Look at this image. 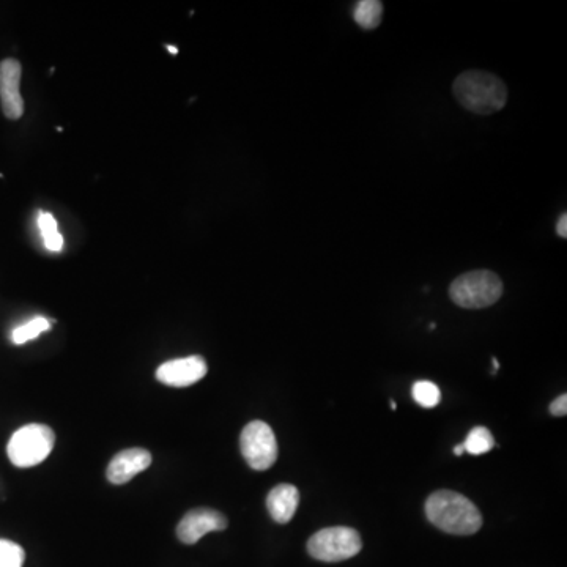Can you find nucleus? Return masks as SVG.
I'll return each mask as SVG.
<instances>
[{
    "mask_svg": "<svg viewBox=\"0 0 567 567\" xmlns=\"http://www.w3.org/2000/svg\"><path fill=\"white\" fill-rule=\"evenodd\" d=\"M166 48H167V51H171L172 54H177V52H178V49L174 48V46L167 45Z\"/></svg>",
    "mask_w": 567,
    "mask_h": 567,
    "instance_id": "obj_22",
    "label": "nucleus"
},
{
    "mask_svg": "<svg viewBox=\"0 0 567 567\" xmlns=\"http://www.w3.org/2000/svg\"><path fill=\"white\" fill-rule=\"evenodd\" d=\"M493 367H495V371H497V369H500V363H498L497 358H493Z\"/></svg>",
    "mask_w": 567,
    "mask_h": 567,
    "instance_id": "obj_23",
    "label": "nucleus"
},
{
    "mask_svg": "<svg viewBox=\"0 0 567 567\" xmlns=\"http://www.w3.org/2000/svg\"><path fill=\"white\" fill-rule=\"evenodd\" d=\"M556 234L558 237L567 238V215L563 213L561 218L558 219V224H556Z\"/></svg>",
    "mask_w": 567,
    "mask_h": 567,
    "instance_id": "obj_20",
    "label": "nucleus"
},
{
    "mask_svg": "<svg viewBox=\"0 0 567 567\" xmlns=\"http://www.w3.org/2000/svg\"><path fill=\"white\" fill-rule=\"evenodd\" d=\"M241 454L252 470L265 471L278 459L275 432L264 421L246 424L240 437Z\"/></svg>",
    "mask_w": 567,
    "mask_h": 567,
    "instance_id": "obj_6",
    "label": "nucleus"
},
{
    "mask_svg": "<svg viewBox=\"0 0 567 567\" xmlns=\"http://www.w3.org/2000/svg\"><path fill=\"white\" fill-rule=\"evenodd\" d=\"M464 453H465L464 445H457L456 448H454V454H456V456H462V454Z\"/></svg>",
    "mask_w": 567,
    "mask_h": 567,
    "instance_id": "obj_21",
    "label": "nucleus"
},
{
    "mask_svg": "<svg viewBox=\"0 0 567 567\" xmlns=\"http://www.w3.org/2000/svg\"><path fill=\"white\" fill-rule=\"evenodd\" d=\"M227 525L226 517L215 509H193L178 523L177 536L183 544L193 545L201 541L205 534L226 530Z\"/></svg>",
    "mask_w": 567,
    "mask_h": 567,
    "instance_id": "obj_8",
    "label": "nucleus"
},
{
    "mask_svg": "<svg viewBox=\"0 0 567 567\" xmlns=\"http://www.w3.org/2000/svg\"><path fill=\"white\" fill-rule=\"evenodd\" d=\"M38 229H40L43 240H46V238L59 232V229H57L56 218L48 212L38 213Z\"/></svg>",
    "mask_w": 567,
    "mask_h": 567,
    "instance_id": "obj_17",
    "label": "nucleus"
},
{
    "mask_svg": "<svg viewBox=\"0 0 567 567\" xmlns=\"http://www.w3.org/2000/svg\"><path fill=\"white\" fill-rule=\"evenodd\" d=\"M550 413L553 416H566L567 415V396L556 397L555 401L550 405Z\"/></svg>",
    "mask_w": 567,
    "mask_h": 567,
    "instance_id": "obj_18",
    "label": "nucleus"
},
{
    "mask_svg": "<svg viewBox=\"0 0 567 567\" xmlns=\"http://www.w3.org/2000/svg\"><path fill=\"white\" fill-rule=\"evenodd\" d=\"M51 328V322L45 317H35L30 322L24 323L21 327L15 328L12 333L13 344L23 345L26 342L34 341L41 333H45Z\"/></svg>",
    "mask_w": 567,
    "mask_h": 567,
    "instance_id": "obj_14",
    "label": "nucleus"
},
{
    "mask_svg": "<svg viewBox=\"0 0 567 567\" xmlns=\"http://www.w3.org/2000/svg\"><path fill=\"white\" fill-rule=\"evenodd\" d=\"M412 394L416 404L424 408L437 407L441 401L440 388L435 383L427 382V380L416 382L413 385Z\"/></svg>",
    "mask_w": 567,
    "mask_h": 567,
    "instance_id": "obj_15",
    "label": "nucleus"
},
{
    "mask_svg": "<svg viewBox=\"0 0 567 567\" xmlns=\"http://www.w3.org/2000/svg\"><path fill=\"white\" fill-rule=\"evenodd\" d=\"M45 246L52 252H59L62 251L63 248V237L60 235V232L57 234L51 235V237L46 238Z\"/></svg>",
    "mask_w": 567,
    "mask_h": 567,
    "instance_id": "obj_19",
    "label": "nucleus"
},
{
    "mask_svg": "<svg viewBox=\"0 0 567 567\" xmlns=\"http://www.w3.org/2000/svg\"><path fill=\"white\" fill-rule=\"evenodd\" d=\"M426 516L438 530L471 536L482 527V516L473 501L453 490H437L426 501Z\"/></svg>",
    "mask_w": 567,
    "mask_h": 567,
    "instance_id": "obj_1",
    "label": "nucleus"
},
{
    "mask_svg": "<svg viewBox=\"0 0 567 567\" xmlns=\"http://www.w3.org/2000/svg\"><path fill=\"white\" fill-rule=\"evenodd\" d=\"M465 451L473 454V456H481V454L489 453L495 448V440H493L492 432L487 427L478 426L470 430V434L465 438Z\"/></svg>",
    "mask_w": 567,
    "mask_h": 567,
    "instance_id": "obj_13",
    "label": "nucleus"
},
{
    "mask_svg": "<svg viewBox=\"0 0 567 567\" xmlns=\"http://www.w3.org/2000/svg\"><path fill=\"white\" fill-rule=\"evenodd\" d=\"M383 4L378 0H363L353 12L355 23L364 30H374L382 23Z\"/></svg>",
    "mask_w": 567,
    "mask_h": 567,
    "instance_id": "obj_12",
    "label": "nucleus"
},
{
    "mask_svg": "<svg viewBox=\"0 0 567 567\" xmlns=\"http://www.w3.org/2000/svg\"><path fill=\"white\" fill-rule=\"evenodd\" d=\"M453 93L462 108L479 115L495 114L508 101L504 82L487 71L468 70L457 76Z\"/></svg>",
    "mask_w": 567,
    "mask_h": 567,
    "instance_id": "obj_2",
    "label": "nucleus"
},
{
    "mask_svg": "<svg viewBox=\"0 0 567 567\" xmlns=\"http://www.w3.org/2000/svg\"><path fill=\"white\" fill-rule=\"evenodd\" d=\"M26 553L23 547L8 539H0V567H23Z\"/></svg>",
    "mask_w": 567,
    "mask_h": 567,
    "instance_id": "obj_16",
    "label": "nucleus"
},
{
    "mask_svg": "<svg viewBox=\"0 0 567 567\" xmlns=\"http://www.w3.org/2000/svg\"><path fill=\"white\" fill-rule=\"evenodd\" d=\"M503 295V282L490 270L468 271L454 279L449 298L464 309H484L497 303Z\"/></svg>",
    "mask_w": 567,
    "mask_h": 567,
    "instance_id": "obj_3",
    "label": "nucleus"
},
{
    "mask_svg": "<svg viewBox=\"0 0 567 567\" xmlns=\"http://www.w3.org/2000/svg\"><path fill=\"white\" fill-rule=\"evenodd\" d=\"M207 372V361L202 356L193 355L161 364L156 371V378L163 385L172 386V388H186V386L201 382Z\"/></svg>",
    "mask_w": 567,
    "mask_h": 567,
    "instance_id": "obj_7",
    "label": "nucleus"
},
{
    "mask_svg": "<svg viewBox=\"0 0 567 567\" xmlns=\"http://www.w3.org/2000/svg\"><path fill=\"white\" fill-rule=\"evenodd\" d=\"M23 67L15 59L0 62V104L5 117L18 120L24 114V100L19 92Z\"/></svg>",
    "mask_w": 567,
    "mask_h": 567,
    "instance_id": "obj_9",
    "label": "nucleus"
},
{
    "mask_svg": "<svg viewBox=\"0 0 567 567\" xmlns=\"http://www.w3.org/2000/svg\"><path fill=\"white\" fill-rule=\"evenodd\" d=\"M56 445V434L46 424H27L8 441V459L15 467L30 468L48 459Z\"/></svg>",
    "mask_w": 567,
    "mask_h": 567,
    "instance_id": "obj_4",
    "label": "nucleus"
},
{
    "mask_svg": "<svg viewBox=\"0 0 567 567\" xmlns=\"http://www.w3.org/2000/svg\"><path fill=\"white\" fill-rule=\"evenodd\" d=\"M363 542L358 531L349 527L323 528L312 534L308 541V553L322 563H341L358 555Z\"/></svg>",
    "mask_w": 567,
    "mask_h": 567,
    "instance_id": "obj_5",
    "label": "nucleus"
},
{
    "mask_svg": "<svg viewBox=\"0 0 567 567\" xmlns=\"http://www.w3.org/2000/svg\"><path fill=\"white\" fill-rule=\"evenodd\" d=\"M300 504V492L292 484H279L273 487L267 497V508L271 519L286 525L295 516Z\"/></svg>",
    "mask_w": 567,
    "mask_h": 567,
    "instance_id": "obj_11",
    "label": "nucleus"
},
{
    "mask_svg": "<svg viewBox=\"0 0 567 567\" xmlns=\"http://www.w3.org/2000/svg\"><path fill=\"white\" fill-rule=\"evenodd\" d=\"M152 465V454L147 449H123L117 456L112 457L111 464L106 470L108 481L115 486H122L131 481L134 476Z\"/></svg>",
    "mask_w": 567,
    "mask_h": 567,
    "instance_id": "obj_10",
    "label": "nucleus"
}]
</instances>
